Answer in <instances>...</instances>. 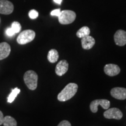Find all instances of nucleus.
I'll return each mask as SVG.
<instances>
[{
  "instance_id": "b1692460",
  "label": "nucleus",
  "mask_w": 126,
  "mask_h": 126,
  "mask_svg": "<svg viewBox=\"0 0 126 126\" xmlns=\"http://www.w3.org/2000/svg\"><path fill=\"white\" fill-rule=\"evenodd\" d=\"M54 2H56V4H58L59 5H60L62 2V0H53Z\"/></svg>"
},
{
  "instance_id": "f257e3e1",
  "label": "nucleus",
  "mask_w": 126,
  "mask_h": 126,
  "mask_svg": "<svg viewBox=\"0 0 126 126\" xmlns=\"http://www.w3.org/2000/svg\"><path fill=\"white\" fill-rule=\"evenodd\" d=\"M78 88V85L76 83H68L58 94V100L60 102H65L70 100L76 94Z\"/></svg>"
},
{
  "instance_id": "f03ea898",
  "label": "nucleus",
  "mask_w": 126,
  "mask_h": 126,
  "mask_svg": "<svg viewBox=\"0 0 126 126\" xmlns=\"http://www.w3.org/2000/svg\"><path fill=\"white\" fill-rule=\"evenodd\" d=\"M24 82L30 90H35L37 86L38 76L34 71L29 70L25 73L23 76Z\"/></svg>"
},
{
  "instance_id": "4468645a",
  "label": "nucleus",
  "mask_w": 126,
  "mask_h": 126,
  "mask_svg": "<svg viewBox=\"0 0 126 126\" xmlns=\"http://www.w3.org/2000/svg\"><path fill=\"white\" fill-rule=\"evenodd\" d=\"M59 55L58 51L56 49L50 50L47 55V59L48 61L51 63H54L59 60Z\"/></svg>"
},
{
  "instance_id": "9d476101",
  "label": "nucleus",
  "mask_w": 126,
  "mask_h": 126,
  "mask_svg": "<svg viewBox=\"0 0 126 126\" xmlns=\"http://www.w3.org/2000/svg\"><path fill=\"white\" fill-rule=\"evenodd\" d=\"M104 71L106 75L110 77L116 76L120 72V68L117 65L114 64H106L104 67Z\"/></svg>"
},
{
  "instance_id": "39448f33",
  "label": "nucleus",
  "mask_w": 126,
  "mask_h": 126,
  "mask_svg": "<svg viewBox=\"0 0 126 126\" xmlns=\"http://www.w3.org/2000/svg\"><path fill=\"white\" fill-rule=\"evenodd\" d=\"M100 105L104 109H108L110 106V102L107 99H96L92 101L90 104V109L92 112L96 113L97 111V106Z\"/></svg>"
},
{
  "instance_id": "f8f14e48",
  "label": "nucleus",
  "mask_w": 126,
  "mask_h": 126,
  "mask_svg": "<svg viewBox=\"0 0 126 126\" xmlns=\"http://www.w3.org/2000/svg\"><path fill=\"white\" fill-rule=\"evenodd\" d=\"M82 47L83 49L89 50L92 48L95 44V40L92 36L88 35L81 38Z\"/></svg>"
},
{
  "instance_id": "0eeeda50",
  "label": "nucleus",
  "mask_w": 126,
  "mask_h": 126,
  "mask_svg": "<svg viewBox=\"0 0 126 126\" xmlns=\"http://www.w3.org/2000/svg\"><path fill=\"white\" fill-rule=\"evenodd\" d=\"M14 5L7 0H0V14L9 15L13 12Z\"/></svg>"
},
{
  "instance_id": "5701e85b",
  "label": "nucleus",
  "mask_w": 126,
  "mask_h": 126,
  "mask_svg": "<svg viewBox=\"0 0 126 126\" xmlns=\"http://www.w3.org/2000/svg\"><path fill=\"white\" fill-rule=\"evenodd\" d=\"M4 115H3V113H2V111L0 110V126L3 124V122H4Z\"/></svg>"
},
{
  "instance_id": "412c9836",
  "label": "nucleus",
  "mask_w": 126,
  "mask_h": 126,
  "mask_svg": "<svg viewBox=\"0 0 126 126\" xmlns=\"http://www.w3.org/2000/svg\"><path fill=\"white\" fill-rule=\"evenodd\" d=\"M6 34H7L8 36H12L15 34V32H14L13 30L12 29V28H8V29L6 30Z\"/></svg>"
},
{
  "instance_id": "6e6552de",
  "label": "nucleus",
  "mask_w": 126,
  "mask_h": 126,
  "mask_svg": "<svg viewBox=\"0 0 126 126\" xmlns=\"http://www.w3.org/2000/svg\"><path fill=\"white\" fill-rule=\"evenodd\" d=\"M114 40L116 44L119 46H123L126 45V32L123 30H118L114 36Z\"/></svg>"
},
{
  "instance_id": "aec40b11",
  "label": "nucleus",
  "mask_w": 126,
  "mask_h": 126,
  "mask_svg": "<svg viewBox=\"0 0 126 126\" xmlns=\"http://www.w3.org/2000/svg\"><path fill=\"white\" fill-rule=\"evenodd\" d=\"M57 126H71V123L68 121L63 120Z\"/></svg>"
},
{
  "instance_id": "6ab92c4d",
  "label": "nucleus",
  "mask_w": 126,
  "mask_h": 126,
  "mask_svg": "<svg viewBox=\"0 0 126 126\" xmlns=\"http://www.w3.org/2000/svg\"><path fill=\"white\" fill-rule=\"evenodd\" d=\"M39 16L38 12L36 11L34 9H32L31 11H30L29 12V16L31 19H34L37 18Z\"/></svg>"
},
{
  "instance_id": "f3484780",
  "label": "nucleus",
  "mask_w": 126,
  "mask_h": 126,
  "mask_svg": "<svg viewBox=\"0 0 126 126\" xmlns=\"http://www.w3.org/2000/svg\"><path fill=\"white\" fill-rule=\"evenodd\" d=\"M20 92V90L18 88H15L14 89H12L11 93L9 94L8 97L7 102L9 103H12L14 101L16 97L17 96H18V94H19Z\"/></svg>"
},
{
  "instance_id": "dca6fc26",
  "label": "nucleus",
  "mask_w": 126,
  "mask_h": 126,
  "mask_svg": "<svg viewBox=\"0 0 126 126\" xmlns=\"http://www.w3.org/2000/svg\"><path fill=\"white\" fill-rule=\"evenodd\" d=\"M3 124L4 126H17V122L11 116H7L4 117Z\"/></svg>"
},
{
  "instance_id": "20e7f679",
  "label": "nucleus",
  "mask_w": 126,
  "mask_h": 126,
  "mask_svg": "<svg viewBox=\"0 0 126 126\" xmlns=\"http://www.w3.org/2000/svg\"><path fill=\"white\" fill-rule=\"evenodd\" d=\"M36 33L32 30H25L22 32L17 37V42L19 45H25L33 40Z\"/></svg>"
},
{
  "instance_id": "ddd939ff",
  "label": "nucleus",
  "mask_w": 126,
  "mask_h": 126,
  "mask_svg": "<svg viewBox=\"0 0 126 126\" xmlns=\"http://www.w3.org/2000/svg\"><path fill=\"white\" fill-rule=\"evenodd\" d=\"M11 53V46L7 42L0 43V60L8 57Z\"/></svg>"
},
{
  "instance_id": "423d86ee",
  "label": "nucleus",
  "mask_w": 126,
  "mask_h": 126,
  "mask_svg": "<svg viewBox=\"0 0 126 126\" xmlns=\"http://www.w3.org/2000/svg\"><path fill=\"white\" fill-rule=\"evenodd\" d=\"M103 116L108 119L120 120L123 117V113L121 110L116 108L108 109L103 113Z\"/></svg>"
},
{
  "instance_id": "a211bd4d",
  "label": "nucleus",
  "mask_w": 126,
  "mask_h": 126,
  "mask_svg": "<svg viewBox=\"0 0 126 126\" xmlns=\"http://www.w3.org/2000/svg\"><path fill=\"white\" fill-rule=\"evenodd\" d=\"M11 28L15 32V33H17L19 32L21 30V25L18 22H14L12 23Z\"/></svg>"
},
{
  "instance_id": "9b49d317",
  "label": "nucleus",
  "mask_w": 126,
  "mask_h": 126,
  "mask_svg": "<svg viewBox=\"0 0 126 126\" xmlns=\"http://www.w3.org/2000/svg\"><path fill=\"white\" fill-rule=\"evenodd\" d=\"M68 70V63L66 60H61L57 64L56 67V74L59 76L65 74Z\"/></svg>"
},
{
  "instance_id": "1a4fd4ad",
  "label": "nucleus",
  "mask_w": 126,
  "mask_h": 126,
  "mask_svg": "<svg viewBox=\"0 0 126 126\" xmlns=\"http://www.w3.org/2000/svg\"><path fill=\"white\" fill-rule=\"evenodd\" d=\"M111 96L119 100H124L126 99V89L124 88H114L110 91Z\"/></svg>"
},
{
  "instance_id": "7ed1b4c3",
  "label": "nucleus",
  "mask_w": 126,
  "mask_h": 126,
  "mask_svg": "<svg viewBox=\"0 0 126 126\" xmlns=\"http://www.w3.org/2000/svg\"><path fill=\"white\" fill-rule=\"evenodd\" d=\"M58 18L61 24L68 25L74 21L76 18V14L72 11L64 10L61 11Z\"/></svg>"
},
{
  "instance_id": "4be33fe9",
  "label": "nucleus",
  "mask_w": 126,
  "mask_h": 126,
  "mask_svg": "<svg viewBox=\"0 0 126 126\" xmlns=\"http://www.w3.org/2000/svg\"><path fill=\"white\" fill-rule=\"evenodd\" d=\"M61 12V10L60 9H56L53 10V11H51V15L52 16H59V15H60Z\"/></svg>"
},
{
  "instance_id": "2eb2a0df",
  "label": "nucleus",
  "mask_w": 126,
  "mask_h": 126,
  "mask_svg": "<svg viewBox=\"0 0 126 126\" xmlns=\"http://www.w3.org/2000/svg\"><path fill=\"white\" fill-rule=\"evenodd\" d=\"M91 31L90 29L87 26H83L80 28L77 32V36L79 38H82L86 36L89 35Z\"/></svg>"
}]
</instances>
